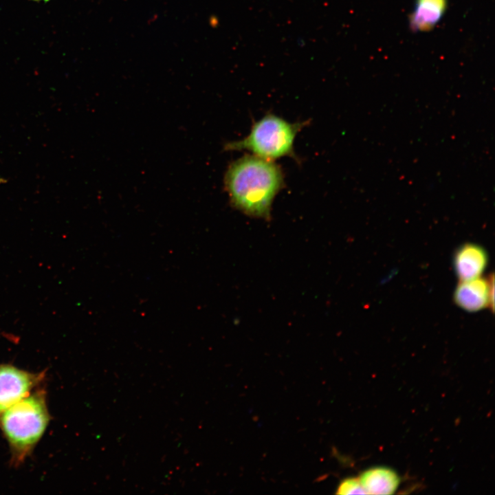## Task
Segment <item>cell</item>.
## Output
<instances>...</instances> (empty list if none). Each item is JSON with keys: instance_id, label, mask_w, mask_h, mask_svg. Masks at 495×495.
<instances>
[{"instance_id": "7a4b0ae2", "label": "cell", "mask_w": 495, "mask_h": 495, "mask_svg": "<svg viewBox=\"0 0 495 495\" xmlns=\"http://www.w3.org/2000/svg\"><path fill=\"white\" fill-rule=\"evenodd\" d=\"M50 419L46 391L38 387L0 414V430L9 445L12 465L19 466L31 454Z\"/></svg>"}, {"instance_id": "3957f363", "label": "cell", "mask_w": 495, "mask_h": 495, "mask_svg": "<svg viewBox=\"0 0 495 495\" xmlns=\"http://www.w3.org/2000/svg\"><path fill=\"white\" fill-rule=\"evenodd\" d=\"M306 124L307 122L290 123L274 114H267L253 124L247 137L230 142L225 148L230 151L248 150L256 156L272 161L284 156L296 158L294 139Z\"/></svg>"}, {"instance_id": "6da1fadb", "label": "cell", "mask_w": 495, "mask_h": 495, "mask_svg": "<svg viewBox=\"0 0 495 495\" xmlns=\"http://www.w3.org/2000/svg\"><path fill=\"white\" fill-rule=\"evenodd\" d=\"M224 184L235 208L248 216L268 220L273 200L284 186V175L274 161L245 155L228 167Z\"/></svg>"}, {"instance_id": "8992f818", "label": "cell", "mask_w": 495, "mask_h": 495, "mask_svg": "<svg viewBox=\"0 0 495 495\" xmlns=\"http://www.w3.org/2000/svg\"><path fill=\"white\" fill-rule=\"evenodd\" d=\"M454 300L458 307L469 312L480 311L490 302V279L477 277L461 280L454 293Z\"/></svg>"}, {"instance_id": "5b68a950", "label": "cell", "mask_w": 495, "mask_h": 495, "mask_svg": "<svg viewBox=\"0 0 495 495\" xmlns=\"http://www.w3.org/2000/svg\"><path fill=\"white\" fill-rule=\"evenodd\" d=\"M488 255L485 250L476 243H468L459 247L453 257V267L460 280L479 277L485 270Z\"/></svg>"}, {"instance_id": "ba28073f", "label": "cell", "mask_w": 495, "mask_h": 495, "mask_svg": "<svg viewBox=\"0 0 495 495\" xmlns=\"http://www.w3.org/2000/svg\"><path fill=\"white\" fill-rule=\"evenodd\" d=\"M446 6L447 0H416L411 27L418 31L430 30L441 20Z\"/></svg>"}, {"instance_id": "9c48e42d", "label": "cell", "mask_w": 495, "mask_h": 495, "mask_svg": "<svg viewBox=\"0 0 495 495\" xmlns=\"http://www.w3.org/2000/svg\"><path fill=\"white\" fill-rule=\"evenodd\" d=\"M337 494H366L358 478H347L340 483Z\"/></svg>"}, {"instance_id": "52a82bcc", "label": "cell", "mask_w": 495, "mask_h": 495, "mask_svg": "<svg viewBox=\"0 0 495 495\" xmlns=\"http://www.w3.org/2000/svg\"><path fill=\"white\" fill-rule=\"evenodd\" d=\"M359 479L366 494H392L400 483V478L395 470L381 466L364 471Z\"/></svg>"}, {"instance_id": "30bf717a", "label": "cell", "mask_w": 495, "mask_h": 495, "mask_svg": "<svg viewBox=\"0 0 495 495\" xmlns=\"http://www.w3.org/2000/svg\"><path fill=\"white\" fill-rule=\"evenodd\" d=\"M32 1H45H45H50V0H32Z\"/></svg>"}, {"instance_id": "277c9868", "label": "cell", "mask_w": 495, "mask_h": 495, "mask_svg": "<svg viewBox=\"0 0 495 495\" xmlns=\"http://www.w3.org/2000/svg\"><path fill=\"white\" fill-rule=\"evenodd\" d=\"M45 375L44 371L33 373L9 364H1L0 414L38 388Z\"/></svg>"}]
</instances>
